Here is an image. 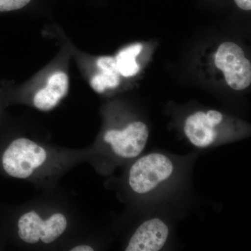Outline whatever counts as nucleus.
I'll list each match as a JSON object with an SVG mask.
<instances>
[{"label": "nucleus", "mask_w": 251, "mask_h": 251, "mask_svg": "<svg viewBox=\"0 0 251 251\" xmlns=\"http://www.w3.org/2000/svg\"><path fill=\"white\" fill-rule=\"evenodd\" d=\"M173 171L174 165L168 157L150 153L140 158L130 168L128 183L134 192L145 194L169 179Z\"/></svg>", "instance_id": "nucleus-1"}, {"label": "nucleus", "mask_w": 251, "mask_h": 251, "mask_svg": "<svg viewBox=\"0 0 251 251\" xmlns=\"http://www.w3.org/2000/svg\"><path fill=\"white\" fill-rule=\"evenodd\" d=\"M46 158L47 153L42 147L27 138H18L5 150L2 166L10 176L26 179L44 164Z\"/></svg>", "instance_id": "nucleus-2"}, {"label": "nucleus", "mask_w": 251, "mask_h": 251, "mask_svg": "<svg viewBox=\"0 0 251 251\" xmlns=\"http://www.w3.org/2000/svg\"><path fill=\"white\" fill-rule=\"evenodd\" d=\"M215 64L233 90H245L251 85V62L240 46L229 41L223 43L216 52Z\"/></svg>", "instance_id": "nucleus-3"}, {"label": "nucleus", "mask_w": 251, "mask_h": 251, "mask_svg": "<svg viewBox=\"0 0 251 251\" xmlns=\"http://www.w3.org/2000/svg\"><path fill=\"white\" fill-rule=\"evenodd\" d=\"M18 235L25 243L36 244L39 241L50 244L58 239L67 227V219L62 214H54L44 221L34 211L23 214L18 223Z\"/></svg>", "instance_id": "nucleus-4"}, {"label": "nucleus", "mask_w": 251, "mask_h": 251, "mask_svg": "<svg viewBox=\"0 0 251 251\" xmlns=\"http://www.w3.org/2000/svg\"><path fill=\"white\" fill-rule=\"evenodd\" d=\"M149 138L148 126L141 122H134L123 130H109L104 135L105 143L111 145L117 156L133 158L139 156L146 147Z\"/></svg>", "instance_id": "nucleus-5"}, {"label": "nucleus", "mask_w": 251, "mask_h": 251, "mask_svg": "<svg viewBox=\"0 0 251 251\" xmlns=\"http://www.w3.org/2000/svg\"><path fill=\"white\" fill-rule=\"evenodd\" d=\"M41 81L33 97V104L38 110L50 111L67 97L70 78L67 69L55 67L49 69Z\"/></svg>", "instance_id": "nucleus-6"}, {"label": "nucleus", "mask_w": 251, "mask_h": 251, "mask_svg": "<svg viewBox=\"0 0 251 251\" xmlns=\"http://www.w3.org/2000/svg\"><path fill=\"white\" fill-rule=\"evenodd\" d=\"M222 120V114L216 110H209L206 113L196 112L188 116L185 122V134L194 146L207 148L215 142L217 137L215 127Z\"/></svg>", "instance_id": "nucleus-7"}, {"label": "nucleus", "mask_w": 251, "mask_h": 251, "mask_svg": "<svg viewBox=\"0 0 251 251\" xmlns=\"http://www.w3.org/2000/svg\"><path fill=\"white\" fill-rule=\"evenodd\" d=\"M169 235V228L159 219L144 222L130 238L126 251H158L164 247Z\"/></svg>", "instance_id": "nucleus-8"}, {"label": "nucleus", "mask_w": 251, "mask_h": 251, "mask_svg": "<svg viewBox=\"0 0 251 251\" xmlns=\"http://www.w3.org/2000/svg\"><path fill=\"white\" fill-rule=\"evenodd\" d=\"M97 66L99 72L91 77V87L97 93L101 94L108 89H115L120 84V74L115 58L109 56L99 57Z\"/></svg>", "instance_id": "nucleus-9"}, {"label": "nucleus", "mask_w": 251, "mask_h": 251, "mask_svg": "<svg viewBox=\"0 0 251 251\" xmlns=\"http://www.w3.org/2000/svg\"><path fill=\"white\" fill-rule=\"evenodd\" d=\"M143 50V45L134 44L122 50L115 57L117 69L122 76H134L140 71L136 57Z\"/></svg>", "instance_id": "nucleus-10"}, {"label": "nucleus", "mask_w": 251, "mask_h": 251, "mask_svg": "<svg viewBox=\"0 0 251 251\" xmlns=\"http://www.w3.org/2000/svg\"><path fill=\"white\" fill-rule=\"evenodd\" d=\"M30 1L31 0H0V14L23 9Z\"/></svg>", "instance_id": "nucleus-11"}, {"label": "nucleus", "mask_w": 251, "mask_h": 251, "mask_svg": "<svg viewBox=\"0 0 251 251\" xmlns=\"http://www.w3.org/2000/svg\"><path fill=\"white\" fill-rule=\"evenodd\" d=\"M234 1L240 9L251 11V0H234Z\"/></svg>", "instance_id": "nucleus-12"}, {"label": "nucleus", "mask_w": 251, "mask_h": 251, "mask_svg": "<svg viewBox=\"0 0 251 251\" xmlns=\"http://www.w3.org/2000/svg\"><path fill=\"white\" fill-rule=\"evenodd\" d=\"M72 251H93V248L88 245H79L71 249Z\"/></svg>", "instance_id": "nucleus-13"}]
</instances>
